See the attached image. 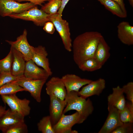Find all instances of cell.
I'll use <instances>...</instances> for the list:
<instances>
[{
  "instance_id": "32",
  "label": "cell",
  "mask_w": 133,
  "mask_h": 133,
  "mask_svg": "<svg viewBox=\"0 0 133 133\" xmlns=\"http://www.w3.org/2000/svg\"><path fill=\"white\" fill-rule=\"evenodd\" d=\"M28 132L27 126L24 122L9 129L6 133H26Z\"/></svg>"
},
{
  "instance_id": "12",
  "label": "cell",
  "mask_w": 133,
  "mask_h": 133,
  "mask_svg": "<svg viewBox=\"0 0 133 133\" xmlns=\"http://www.w3.org/2000/svg\"><path fill=\"white\" fill-rule=\"evenodd\" d=\"M49 96L50 99L49 116L53 126L58 122L63 114L66 101L65 99L62 100L53 95Z\"/></svg>"
},
{
  "instance_id": "10",
  "label": "cell",
  "mask_w": 133,
  "mask_h": 133,
  "mask_svg": "<svg viewBox=\"0 0 133 133\" xmlns=\"http://www.w3.org/2000/svg\"><path fill=\"white\" fill-rule=\"evenodd\" d=\"M24 117L9 108L0 118V131L6 133L9 129L25 122Z\"/></svg>"
},
{
  "instance_id": "31",
  "label": "cell",
  "mask_w": 133,
  "mask_h": 133,
  "mask_svg": "<svg viewBox=\"0 0 133 133\" xmlns=\"http://www.w3.org/2000/svg\"><path fill=\"white\" fill-rule=\"evenodd\" d=\"M124 93L126 94L127 99L133 103V82H130L122 87Z\"/></svg>"
},
{
  "instance_id": "14",
  "label": "cell",
  "mask_w": 133,
  "mask_h": 133,
  "mask_svg": "<svg viewBox=\"0 0 133 133\" xmlns=\"http://www.w3.org/2000/svg\"><path fill=\"white\" fill-rule=\"evenodd\" d=\"M48 53L45 47L42 46H39L33 49L31 60L38 66L45 69L50 76L52 72L50 67L48 58L47 57Z\"/></svg>"
},
{
  "instance_id": "20",
  "label": "cell",
  "mask_w": 133,
  "mask_h": 133,
  "mask_svg": "<svg viewBox=\"0 0 133 133\" xmlns=\"http://www.w3.org/2000/svg\"><path fill=\"white\" fill-rule=\"evenodd\" d=\"M113 92L108 97V105H112L119 110L124 107L126 102L122 88L118 86L113 88Z\"/></svg>"
},
{
  "instance_id": "27",
  "label": "cell",
  "mask_w": 133,
  "mask_h": 133,
  "mask_svg": "<svg viewBox=\"0 0 133 133\" xmlns=\"http://www.w3.org/2000/svg\"><path fill=\"white\" fill-rule=\"evenodd\" d=\"M61 3V0H50L42 7L41 9L49 15H54L57 13Z\"/></svg>"
},
{
  "instance_id": "1",
  "label": "cell",
  "mask_w": 133,
  "mask_h": 133,
  "mask_svg": "<svg viewBox=\"0 0 133 133\" xmlns=\"http://www.w3.org/2000/svg\"><path fill=\"white\" fill-rule=\"evenodd\" d=\"M102 36L96 31L87 32L77 36L72 44L73 59L78 66L85 60L94 57L98 43Z\"/></svg>"
},
{
  "instance_id": "13",
  "label": "cell",
  "mask_w": 133,
  "mask_h": 133,
  "mask_svg": "<svg viewBox=\"0 0 133 133\" xmlns=\"http://www.w3.org/2000/svg\"><path fill=\"white\" fill-rule=\"evenodd\" d=\"M46 90L49 96L53 95L62 100H65L67 92L61 78L53 77L46 83Z\"/></svg>"
},
{
  "instance_id": "9",
  "label": "cell",
  "mask_w": 133,
  "mask_h": 133,
  "mask_svg": "<svg viewBox=\"0 0 133 133\" xmlns=\"http://www.w3.org/2000/svg\"><path fill=\"white\" fill-rule=\"evenodd\" d=\"M27 31L25 29L22 33L15 41L6 40L11 47L15 48L23 55L26 61L31 59L33 46L29 43L27 38Z\"/></svg>"
},
{
  "instance_id": "35",
  "label": "cell",
  "mask_w": 133,
  "mask_h": 133,
  "mask_svg": "<svg viewBox=\"0 0 133 133\" xmlns=\"http://www.w3.org/2000/svg\"><path fill=\"white\" fill-rule=\"evenodd\" d=\"M17 2H20L24 1H30L34 4L35 5H41L42 3L46 1H49L50 0H14Z\"/></svg>"
},
{
  "instance_id": "7",
  "label": "cell",
  "mask_w": 133,
  "mask_h": 133,
  "mask_svg": "<svg viewBox=\"0 0 133 133\" xmlns=\"http://www.w3.org/2000/svg\"><path fill=\"white\" fill-rule=\"evenodd\" d=\"M49 15L35 6L21 13L12 14L9 17L14 19L31 21L37 26H42L49 21Z\"/></svg>"
},
{
  "instance_id": "22",
  "label": "cell",
  "mask_w": 133,
  "mask_h": 133,
  "mask_svg": "<svg viewBox=\"0 0 133 133\" xmlns=\"http://www.w3.org/2000/svg\"><path fill=\"white\" fill-rule=\"evenodd\" d=\"M105 8L112 14L121 18L126 17L127 15L124 13L119 5L112 0H98Z\"/></svg>"
},
{
  "instance_id": "28",
  "label": "cell",
  "mask_w": 133,
  "mask_h": 133,
  "mask_svg": "<svg viewBox=\"0 0 133 133\" xmlns=\"http://www.w3.org/2000/svg\"><path fill=\"white\" fill-rule=\"evenodd\" d=\"M13 54L10 48L7 55L4 58L0 60V73L5 72H10L12 61Z\"/></svg>"
},
{
  "instance_id": "4",
  "label": "cell",
  "mask_w": 133,
  "mask_h": 133,
  "mask_svg": "<svg viewBox=\"0 0 133 133\" xmlns=\"http://www.w3.org/2000/svg\"><path fill=\"white\" fill-rule=\"evenodd\" d=\"M46 81L45 80H35L28 79L23 75L18 77L16 80L12 81L17 84L28 91L38 102L41 101V91L42 88Z\"/></svg>"
},
{
  "instance_id": "38",
  "label": "cell",
  "mask_w": 133,
  "mask_h": 133,
  "mask_svg": "<svg viewBox=\"0 0 133 133\" xmlns=\"http://www.w3.org/2000/svg\"><path fill=\"white\" fill-rule=\"evenodd\" d=\"M129 3L130 5L132 7H133V0H128Z\"/></svg>"
},
{
  "instance_id": "21",
  "label": "cell",
  "mask_w": 133,
  "mask_h": 133,
  "mask_svg": "<svg viewBox=\"0 0 133 133\" xmlns=\"http://www.w3.org/2000/svg\"><path fill=\"white\" fill-rule=\"evenodd\" d=\"M110 49L109 46L102 36L98 43L94 56L102 66L110 57Z\"/></svg>"
},
{
  "instance_id": "11",
  "label": "cell",
  "mask_w": 133,
  "mask_h": 133,
  "mask_svg": "<svg viewBox=\"0 0 133 133\" xmlns=\"http://www.w3.org/2000/svg\"><path fill=\"white\" fill-rule=\"evenodd\" d=\"M108 114L104 124L98 133H111L123 123L120 120L119 110L115 107L108 105Z\"/></svg>"
},
{
  "instance_id": "26",
  "label": "cell",
  "mask_w": 133,
  "mask_h": 133,
  "mask_svg": "<svg viewBox=\"0 0 133 133\" xmlns=\"http://www.w3.org/2000/svg\"><path fill=\"white\" fill-rule=\"evenodd\" d=\"M38 130L42 133H55L49 116L43 117L37 124Z\"/></svg>"
},
{
  "instance_id": "36",
  "label": "cell",
  "mask_w": 133,
  "mask_h": 133,
  "mask_svg": "<svg viewBox=\"0 0 133 133\" xmlns=\"http://www.w3.org/2000/svg\"><path fill=\"white\" fill-rule=\"evenodd\" d=\"M117 3L120 6L124 13L127 15V12L124 0H112Z\"/></svg>"
},
{
  "instance_id": "15",
  "label": "cell",
  "mask_w": 133,
  "mask_h": 133,
  "mask_svg": "<svg viewBox=\"0 0 133 133\" xmlns=\"http://www.w3.org/2000/svg\"><path fill=\"white\" fill-rule=\"evenodd\" d=\"M61 79L65 86L67 92L72 91L78 92L80 88L87 85L92 81L82 78L74 74H67L63 76Z\"/></svg>"
},
{
  "instance_id": "34",
  "label": "cell",
  "mask_w": 133,
  "mask_h": 133,
  "mask_svg": "<svg viewBox=\"0 0 133 133\" xmlns=\"http://www.w3.org/2000/svg\"><path fill=\"white\" fill-rule=\"evenodd\" d=\"M61 0V5L60 7L58 10L57 13L59 17H62L63 10L65 6L69 0Z\"/></svg>"
},
{
  "instance_id": "25",
  "label": "cell",
  "mask_w": 133,
  "mask_h": 133,
  "mask_svg": "<svg viewBox=\"0 0 133 133\" xmlns=\"http://www.w3.org/2000/svg\"><path fill=\"white\" fill-rule=\"evenodd\" d=\"M25 91V89L12 82L7 83L0 87V95L16 94L17 92Z\"/></svg>"
},
{
  "instance_id": "30",
  "label": "cell",
  "mask_w": 133,
  "mask_h": 133,
  "mask_svg": "<svg viewBox=\"0 0 133 133\" xmlns=\"http://www.w3.org/2000/svg\"><path fill=\"white\" fill-rule=\"evenodd\" d=\"M18 77L13 75L10 72L0 73V87L7 83L16 80Z\"/></svg>"
},
{
  "instance_id": "6",
  "label": "cell",
  "mask_w": 133,
  "mask_h": 133,
  "mask_svg": "<svg viewBox=\"0 0 133 133\" xmlns=\"http://www.w3.org/2000/svg\"><path fill=\"white\" fill-rule=\"evenodd\" d=\"M84 121L77 111L70 115H65L63 114L58 122L53 126V128L55 133H77V131L72 130V127Z\"/></svg>"
},
{
  "instance_id": "3",
  "label": "cell",
  "mask_w": 133,
  "mask_h": 133,
  "mask_svg": "<svg viewBox=\"0 0 133 133\" xmlns=\"http://www.w3.org/2000/svg\"><path fill=\"white\" fill-rule=\"evenodd\" d=\"M49 19L53 24L61 38L65 49L68 52H71L72 43L68 22L60 17L57 13L50 15Z\"/></svg>"
},
{
  "instance_id": "18",
  "label": "cell",
  "mask_w": 133,
  "mask_h": 133,
  "mask_svg": "<svg viewBox=\"0 0 133 133\" xmlns=\"http://www.w3.org/2000/svg\"><path fill=\"white\" fill-rule=\"evenodd\" d=\"M10 48L12 50L13 57L11 73L17 77L23 76L26 61L20 52L12 47Z\"/></svg>"
},
{
  "instance_id": "24",
  "label": "cell",
  "mask_w": 133,
  "mask_h": 133,
  "mask_svg": "<svg viewBox=\"0 0 133 133\" xmlns=\"http://www.w3.org/2000/svg\"><path fill=\"white\" fill-rule=\"evenodd\" d=\"M121 120L123 123L133 122V103L131 102H126L124 108L119 111Z\"/></svg>"
},
{
  "instance_id": "19",
  "label": "cell",
  "mask_w": 133,
  "mask_h": 133,
  "mask_svg": "<svg viewBox=\"0 0 133 133\" xmlns=\"http://www.w3.org/2000/svg\"><path fill=\"white\" fill-rule=\"evenodd\" d=\"M117 36L123 43L128 45L133 44V27L129 22L123 21L117 26Z\"/></svg>"
},
{
  "instance_id": "37",
  "label": "cell",
  "mask_w": 133,
  "mask_h": 133,
  "mask_svg": "<svg viewBox=\"0 0 133 133\" xmlns=\"http://www.w3.org/2000/svg\"><path fill=\"white\" fill-rule=\"evenodd\" d=\"M6 110L5 106L0 105V118L5 113Z\"/></svg>"
},
{
  "instance_id": "5",
  "label": "cell",
  "mask_w": 133,
  "mask_h": 133,
  "mask_svg": "<svg viewBox=\"0 0 133 133\" xmlns=\"http://www.w3.org/2000/svg\"><path fill=\"white\" fill-rule=\"evenodd\" d=\"M2 101L7 104L12 110L16 112L24 117L30 114L31 108L30 100L26 98L20 99L16 94L1 95Z\"/></svg>"
},
{
  "instance_id": "2",
  "label": "cell",
  "mask_w": 133,
  "mask_h": 133,
  "mask_svg": "<svg viewBox=\"0 0 133 133\" xmlns=\"http://www.w3.org/2000/svg\"><path fill=\"white\" fill-rule=\"evenodd\" d=\"M65 99L66 104L63 110L64 114L70 110H76L84 121L93 113L94 107L91 100L79 96L77 92H67Z\"/></svg>"
},
{
  "instance_id": "16",
  "label": "cell",
  "mask_w": 133,
  "mask_h": 133,
  "mask_svg": "<svg viewBox=\"0 0 133 133\" xmlns=\"http://www.w3.org/2000/svg\"><path fill=\"white\" fill-rule=\"evenodd\" d=\"M23 75L30 79L46 80L50 76L45 69L39 67L31 59L26 61Z\"/></svg>"
},
{
  "instance_id": "17",
  "label": "cell",
  "mask_w": 133,
  "mask_h": 133,
  "mask_svg": "<svg viewBox=\"0 0 133 133\" xmlns=\"http://www.w3.org/2000/svg\"><path fill=\"white\" fill-rule=\"evenodd\" d=\"M105 80L101 78L92 81L83 87L78 94L85 99L93 95L99 96L105 88Z\"/></svg>"
},
{
  "instance_id": "23",
  "label": "cell",
  "mask_w": 133,
  "mask_h": 133,
  "mask_svg": "<svg viewBox=\"0 0 133 133\" xmlns=\"http://www.w3.org/2000/svg\"><path fill=\"white\" fill-rule=\"evenodd\" d=\"M78 66L82 71L89 72L99 69L102 66L94 57L85 60Z\"/></svg>"
},
{
  "instance_id": "8",
  "label": "cell",
  "mask_w": 133,
  "mask_h": 133,
  "mask_svg": "<svg viewBox=\"0 0 133 133\" xmlns=\"http://www.w3.org/2000/svg\"><path fill=\"white\" fill-rule=\"evenodd\" d=\"M31 2L21 3L14 0H0V15L2 17L18 14L35 6Z\"/></svg>"
},
{
  "instance_id": "29",
  "label": "cell",
  "mask_w": 133,
  "mask_h": 133,
  "mask_svg": "<svg viewBox=\"0 0 133 133\" xmlns=\"http://www.w3.org/2000/svg\"><path fill=\"white\" fill-rule=\"evenodd\" d=\"M133 132V123H123L122 125L118 127L111 133H132Z\"/></svg>"
},
{
  "instance_id": "33",
  "label": "cell",
  "mask_w": 133,
  "mask_h": 133,
  "mask_svg": "<svg viewBox=\"0 0 133 133\" xmlns=\"http://www.w3.org/2000/svg\"><path fill=\"white\" fill-rule=\"evenodd\" d=\"M43 29L47 33L52 34L54 32L55 29L53 24L50 21H48L44 24Z\"/></svg>"
}]
</instances>
